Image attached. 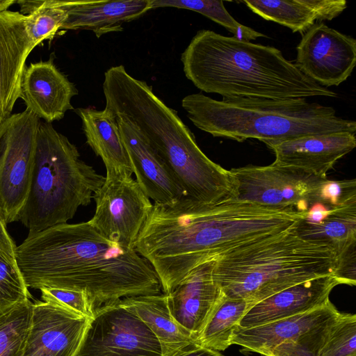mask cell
<instances>
[{
  "label": "cell",
  "mask_w": 356,
  "mask_h": 356,
  "mask_svg": "<svg viewBox=\"0 0 356 356\" xmlns=\"http://www.w3.org/2000/svg\"><path fill=\"white\" fill-rule=\"evenodd\" d=\"M305 213L232 200L206 204L188 197L154 204L135 245L165 293L201 264L249 241L291 227Z\"/></svg>",
  "instance_id": "1"
},
{
  "label": "cell",
  "mask_w": 356,
  "mask_h": 356,
  "mask_svg": "<svg viewBox=\"0 0 356 356\" xmlns=\"http://www.w3.org/2000/svg\"><path fill=\"white\" fill-rule=\"evenodd\" d=\"M15 258L28 288L84 291L95 309L124 298L162 293L147 260L108 240L88 221L29 234Z\"/></svg>",
  "instance_id": "2"
},
{
  "label": "cell",
  "mask_w": 356,
  "mask_h": 356,
  "mask_svg": "<svg viewBox=\"0 0 356 356\" xmlns=\"http://www.w3.org/2000/svg\"><path fill=\"white\" fill-rule=\"evenodd\" d=\"M102 88L105 109L128 120L140 131L186 197L206 204L236 198L230 171L206 156L177 112L146 81L133 77L120 65L105 72Z\"/></svg>",
  "instance_id": "3"
},
{
  "label": "cell",
  "mask_w": 356,
  "mask_h": 356,
  "mask_svg": "<svg viewBox=\"0 0 356 356\" xmlns=\"http://www.w3.org/2000/svg\"><path fill=\"white\" fill-rule=\"evenodd\" d=\"M186 77L223 98L336 97L302 73L278 49L202 29L181 55Z\"/></svg>",
  "instance_id": "4"
},
{
  "label": "cell",
  "mask_w": 356,
  "mask_h": 356,
  "mask_svg": "<svg viewBox=\"0 0 356 356\" xmlns=\"http://www.w3.org/2000/svg\"><path fill=\"white\" fill-rule=\"evenodd\" d=\"M181 106L199 129L238 142L252 138L266 144L311 134L356 132L355 121L343 119L332 107L305 98L216 100L195 93L184 97Z\"/></svg>",
  "instance_id": "5"
},
{
  "label": "cell",
  "mask_w": 356,
  "mask_h": 356,
  "mask_svg": "<svg viewBox=\"0 0 356 356\" xmlns=\"http://www.w3.org/2000/svg\"><path fill=\"white\" fill-rule=\"evenodd\" d=\"M292 227L217 256L213 277L223 293L253 306L297 284L334 275V252L299 237Z\"/></svg>",
  "instance_id": "6"
},
{
  "label": "cell",
  "mask_w": 356,
  "mask_h": 356,
  "mask_svg": "<svg viewBox=\"0 0 356 356\" xmlns=\"http://www.w3.org/2000/svg\"><path fill=\"white\" fill-rule=\"evenodd\" d=\"M105 177L80 159L76 147L51 123L40 122L29 193L19 221L29 234L66 223L88 205Z\"/></svg>",
  "instance_id": "7"
},
{
  "label": "cell",
  "mask_w": 356,
  "mask_h": 356,
  "mask_svg": "<svg viewBox=\"0 0 356 356\" xmlns=\"http://www.w3.org/2000/svg\"><path fill=\"white\" fill-rule=\"evenodd\" d=\"M229 171L236 185V200L302 213L318 204L327 207L323 193L327 178L275 162Z\"/></svg>",
  "instance_id": "8"
},
{
  "label": "cell",
  "mask_w": 356,
  "mask_h": 356,
  "mask_svg": "<svg viewBox=\"0 0 356 356\" xmlns=\"http://www.w3.org/2000/svg\"><path fill=\"white\" fill-rule=\"evenodd\" d=\"M40 119L29 109L0 124V215L19 220L31 183Z\"/></svg>",
  "instance_id": "9"
},
{
  "label": "cell",
  "mask_w": 356,
  "mask_h": 356,
  "mask_svg": "<svg viewBox=\"0 0 356 356\" xmlns=\"http://www.w3.org/2000/svg\"><path fill=\"white\" fill-rule=\"evenodd\" d=\"M73 356H163L157 338L120 300L97 307Z\"/></svg>",
  "instance_id": "10"
},
{
  "label": "cell",
  "mask_w": 356,
  "mask_h": 356,
  "mask_svg": "<svg viewBox=\"0 0 356 356\" xmlns=\"http://www.w3.org/2000/svg\"><path fill=\"white\" fill-rule=\"evenodd\" d=\"M92 198L95 211L88 222L108 240L134 249L153 204L132 175L106 173Z\"/></svg>",
  "instance_id": "11"
},
{
  "label": "cell",
  "mask_w": 356,
  "mask_h": 356,
  "mask_svg": "<svg viewBox=\"0 0 356 356\" xmlns=\"http://www.w3.org/2000/svg\"><path fill=\"white\" fill-rule=\"evenodd\" d=\"M296 50V67L325 88L345 81L356 64V40L323 22L302 35Z\"/></svg>",
  "instance_id": "12"
},
{
  "label": "cell",
  "mask_w": 356,
  "mask_h": 356,
  "mask_svg": "<svg viewBox=\"0 0 356 356\" xmlns=\"http://www.w3.org/2000/svg\"><path fill=\"white\" fill-rule=\"evenodd\" d=\"M89 320L62 306L33 303L23 356H73Z\"/></svg>",
  "instance_id": "13"
},
{
  "label": "cell",
  "mask_w": 356,
  "mask_h": 356,
  "mask_svg": "<svg viewBox=\"0 0 356 356\" xmlns=\"http://www.w3.org/2000/svg\"><path fill=\"white\" fill-rule=\"evenodd\" d=\"M266 145L273 151L276 163L326 178L337 161L355 147L356 138L355 134L343 131L306 135Z\"/></svg>",
  "instance_id": "14"
},
{
  "label": "cell",
  "mask_w": 356,
  "mask_h": 356,
  "mask_svg": "<svg viewBox=\"0 0 356 356\" xmlns=\"http://www.w3.org/2000/svg\"><path fill=\"white\" fill-rule=\"evenodd\" d=\"M136 181L154 204L186 197L163 161L145 136L128 120L115 116Z\"/></svg>",
  "instance_id": "15"
},
{
  "label": "cell",
  "mask_w": 356,
  "mask_h": 356,
  "mask_svg": "<svg viewBox=\"0 0 356 356\" xmlns=\"http://www.w3.org/2000/svg\"><path fill=\"white\" fill-rule=\"evenodd\" d=\"M77 94L74 84L57 68L53 57L31 63L24 69L20 98L26 108L46 122L59 120L73 109L71 100Z\"/></svg>",
  "instance_id": "16"
},
{
  "label": "cell",
  "mask_w": 356,
  "mask_h": 356,
  "mask_svg": "<svg viewBox=\"0 0 356 356\" xmlns=\"http://www.w3.org/2000/svg\"><path fill=\"white\" fill-rule=\"evenodd\" d=\"M24 19L19 12H0V124L12 115L20 98L25 62L35 47L26 31Z\"/></svg>",
  "instance_id": "17"
},
{
  "label": "cell",
  "mask_w": 356,
  "mask_h": 356,
  "mask_svg": "<svg viewBox=\"0 0 356 356\" xmlns=\"http://www.w3.org/2000/svg\"><path fill=\"white\" fill-rule=\"evenodd\" d=\"M214 263L212 259L197 266L167 294L171 315L195 340L223 294L213 277Z\"/></svg>",
  "instance_id": "18"
},
{
  "label": "cell",
  "mask_w": 356,
  "mask_h": 356,
  "mask_svg": "<svg viewBox=\"0 0 356 356\" xmlns=\"http://www.w3.org/2000/svg\"><path fill=\"white\" fill-rule=\"evenodd\" d=\"M339 284V280L331 275L286 288L252 306L238 326H259L323 306L330 301L332 290Z\"/></svg>",
  "instance_id": "19"
},
{
  "label": "cell",
  "mask_w": 356,
  "mask_h": 356,
  "mask_svg": "<svg viewBox=\"0 0 356 356\" xmlns=\"http://www.w3.org/2000/svg\"><path fill=\"white\" fill-rule=\"evenodd\" d=\"M340 312L330 302L313 310L252 327L237 326L231 339L247 351L266 356L280 343L296 341L311 330L337 317Z\"/></svg>",
  "instance_id": "20"
},
{
  "label": "cell",
  "mask_w": 356,
  "mask_h": 356,
  "mask_svg": "<svg viewBox=\"0 0 356 356\" xmlns=\"http://www.w3.org/2000/svg\"><path fill=\"white\" fill-rule=\"evenodd\" d=\"M67 15L60 29L88 30L97 38L123 30L122 24L151 10L150 0L65 1Z\"/></svg>",
  "instance_id": "21"
},
{
  "label": "cell",
  "mask_w": 356,
  "mask_h": 356,
  "mask_svg": "<svg viewBox=\"0 0 356 356\" xmlns=\"http://www.w3.org/2000/svg\"><path fill=\"white\" fill-rule=\"evenodd\" d=\"M251 11L303 35L316 22L332 20L347 7L344 0H244Z\"/></svg>",
  "instance_id": "22"
},
{
  "label": "cell",
  "mask_w": 356,
  "mask_h": 356,
  "mask_svg": "<svg viewBox=\"0 0 356 356\" xmlns=\"http://www.w3.org/2000/svg\"><path fill=\"white\" fill-rule=\"evenodd\" d=\"M151 330L160 343L163 356H175L196 343L191 334L172 317L166 293L143 295L120 300Z\"/></svg>",
  "instance_id": "23"
},
{
  "label": "cell",
  "mask_w": 356,
  "mask_h": 356,
  "mask_svg": "<svg viewBox=\"0 0 356 356\" xmlns=\"http://www.w3.org/2000/svg\"><path fill=\"white\" fill-rule=\"evenodd\" d=\"M82 122L87 144L103 161L106 173L132 175L128 154L115 115L106 109L92 107L75 110Z\"/></svg>",
  "instance_id": "24"
},
{
  "label": "cell",
  "mask_w": 356,
  "mask_h": 356,
  "mask_svg": "<svg viewBox=\"0 0 356 356\" xmlns=\"http://www.w3.org/2000/svg\"><path fill=\"white\" fill-rule=\"evenodd\" d=\"M292 229L304 240L328 246L338 261L356 247V198L330 208L318 222L303 218Z\"/></svg>",
  "instance_id": "25"
},
{
  "label": "cell",
  "mask_w": 356,
  "mask_h": 356,
  "mask_svg": "<svg viewBox=\"0 0 356 356\" xmlns=\"http://www.w3.org/2000/svg\"><path fill=\"white\" fill-rule=\"evenodd\" d=\"M252 306L243 299L230 298L223 293L205 321L196 343L214 350H225L232 345L235 328Z\"/></svg>",
  "instance_id": "26"
},
{
  "label": "cell",
  "mask_w": 356,
  "mask_h": 356,
  "mask_svg": "<svg viewBox=\"0 0 356 356\" xmlns=\"http://www.w3.org/2000/svg\"><path fill=\"white\" fill-rule=\"evenodd\" d=\"M20 13L25 15V29L36 47L44 40L52 39L61 29L67 12L65 1L19 0Z\"/></svg>",
  "instance_id": "27"
},
{
  "label": "cell",
  "mask_w": 356,
  "mask_h": 356,
  "mask_svg": "<svg viewBox=\"0 0 356 356\" xmlns=\"http://www.w3.org/2000/svg\"><path fill=\"white\" fill-rule=\"evenodd\" d=\"M151 9L172 7L186 9L202 14L214 22L219 24L234 38L251 42L267 35L237 22L226 10L222 1L213 0H150Z\"/></svg>",
  "instance_id": "28"
},
{
  "label": "cell",
  "mask_w": 356,
  "mask_h": 356,
  "mask_svg": "<svg viewBox=\"0 0 356 356\" xmlns=\"http://www.w3.org/2000/svg\"><path fill=\"white\" fill-rule=\"evenodd\" d=\"M33 305L28 300L0 316V356H23Z\"/></svg>",
  "instance_id": "29"
},
{
  "label": "cell",
  "mask_w": 356,
  "mask_h": 356,
  "mask_svg": "<svg viewBox=\"0 0 356 356\" xmlns=\"http://www.w3.org/2000/svg\"><path fill=\"white\" fill-rule=\"evenodd\" d=\"M29 298L15 258L0 250V316Z\"/></svg>",
  "instance_id": "30"
},
{
  "label": "cell",
  "mask_w": 356,
  "mask_h": 356,
  "mask_svg": "<svg viewBox=\"0 0 356 356\" xmlns=\"http://www.w3.org/2000/svg\"><path fill=\"white\" fill-rule=\"evenodd\" d=\"M340 314L325 323L311 330L296 341H289L280 343L266 356H320L321 351Z\"/></svg>",
  "instance_id": "31"
},
{
  "label": "cell",
  "mask_w": 356,
  "mask_h": 356,
  "mask_svg": "<svg viewBox=\"0 0 356 356\" xmlns=\"http://www.w3.org/2000/svg\"><path fill=\"white\" fill-rule=\"evenodd\" d=\"M320 356H356V316L341 313Z\"/></svg>",
  "instance_id": "32"
},
{
  "label": "cell",
  "mask_w": 356,
  "mask_h": 356,
  "mask_svg": "<svg viewBox=\"0 0 356 356\" xmlns=\"http://www.w3.org/2000/svg\"><path fill=\"white\" fill-rule=\"evenodd\" d=\"M40 290L44 302L68 308L89 318L94 314L95 307L84 291L60 288Z\"/></svg>",
  "instance_id": "33"
},
{
  "label": "cell",
  "mask_w": 356,
  "mask_h": 356,
  "mask_svg": "<svg viewBox=\"0 0 356 356\" xmlns=\"http://www.w3.org/2000/svg\"><path fill=\"white\" fill-rule=\"evenodd\" d=\"M16 245L9 235L6 229V223L0 215V250L15 257Z\"/></svg>",
  "instance_id": "34"
},
{
  "label": "cell",
  "mask_w": 356,
  "mask_h": 356,
  "mask_svg": "<svg viewBox=\"0 0 356 356\" xmlns=\"http://www.w3.org/2000/svg\"><path fill=\"white\" fill-rule=\"evenodd\" d=\"M175 356H223L219 351L203 347L197 343L188 346Z\"/></svg>",
  "instance_id": "35"
},
{
  "label": "cell",
  "mask_w": 356,
  "mask_h": 356,
  "mask_svg": "<svg viewBox=\"0 0 356 356\" xmlns=\"http://www.w3.org/2000/svg\"><path fill=\"white\" fill-rule=\"evenodd\" d=\"M16 2V0H0V12L7 10L11 5Z\"/></svg>",
  "instance_id": "36"
}]
</instances>
